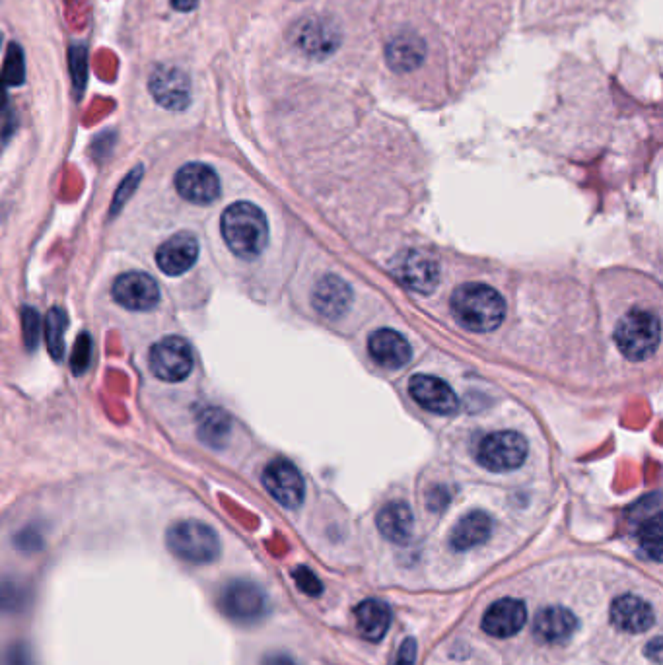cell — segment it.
Returning <instances> with one entry per match:
<instances>
[{
    "instance_id": "cell-35",
    "label": "cell",
    "mask_w": 663,
    "mask_h": 665,
    "mask_svg": "<svg viewBox=\"0 0 663 665\" xmlns=\"http://www.w3.org/2000/svg\"><path fill=\"white\" fill-rule=\"evenodd\" d=\"M16 543H18L22 549H26V551H35V549L39 547L41 539H39V535L35 533L34 529H26V531H22V533L18 535Z\"/></svg>"
},
{
    "instance_id": "cell-24",
    "label": "cell",
    "mask_w": 663,
    "mask_h": 665,
    "mask_svg": "<svg viewBox=\"0 0 663 665\" xmlns=\"http://www.w3.org/2000/svg\"><path fill=\"white\" fill-rule=\"evenodd\" d=\"M636 537L640 543V549L644 551V555L654 562L662 560V514L660 508H656L652 512V516L644 518L638 529H636Z\"/></svg>"
},
{
    "instance_id": "cell-9",
    "label": "cell",
    "mask_w": 663,
    "mask_h": 665,
    "mask_svg": "<svg viewBox=\"0 0 663 665\" xmlns=\"http://www.w3.org/2000/svg\"><path fill=\"white\" fill-rule=\"evenodd\" d=\"M148 90L154 102L168 111H183L191 104V80L172 65H158L150 72Z\"/></svg>"
},
{
    "instance_id": "cell-12",
    "label": "cell",
    "mask_w": 663,
    "mask_h": 665,
    "mask_svg": "<svg viewBox=\"0 0 663 665\" xmlns=\"http://www.w3.org/2000/svg\"><path fill=\"white\" fill-rule=\"evenodd\" d=\"M175 189L193 205H210L220 197V179L207 164L191 162L175 174Z\"/></svg>"
},
{
    "instance_id": "cell-18",
    "label": "cell",
    "mask_w": 663,
    "mask_h": 665,
    "mask_svg": "<svg viewBox=\"0 0 663 665\" xmlns=\"http://www.w3.org/2000/svg\"><path fill=\"white\" fill-rule=\"evenodd\" d=\"M312 302L317 314L327 319H339L349 312L352 290L347 280L337 275H325L315 284Z\"/></svg>"
},
{
    "instance_id": "cell-23",
    "label": "cell",
    "mask_w": 663,
    "mask_h": 665,
    "mask_svg": "<svg viewBox=\"0 0 663 665\" xmlns=\"http://www.w3.org/2000/svg\"><path fill=\"white\" fill-rule=\"evenodd\" d=\"M230 417L222 409H205L199 417V438L210 448H222L230 438Z\"/></svg>"
},
{
    "instance_id": "cell-13",
    "label": "cell",
    "mask_w": 663,
    "mask_h": 665,
    "mask_svg": "<svg viewBox=\"0 0 663 665\" xmlns=\"http://www.w3.org/2000/svg\"><path fill=\"white\" fill-rule=\"evenodd\" d=\"M409 393L422 409L434 415H454L459 407V399L454 389L436 376H413L409 382Z\"/></svg>"
},
{
    "instance_id": "cell-7",
    "label": "cell",
    "mask_w": 663,
    "mask_h": 665,
    "mask_svg": "<svg viewBox=\"0 0 663 665\" xmlns=\"http://www.w3.org/2000/svg\"><path fill=\"white\" fill-rule=\"evenodd\" d=\"M150 372L168 384L183 382L193 372V350L181 337H164L148 354Z\"/></svg>"
},
{
    "instance_id": "cell-25",
    "label": "cell",
    "mask_w": 663,
    "mask_h": 665,
    "mask_svg": "<svg viewBox=\"0 0 663 665\" xmlns=\"http://www.w3.org/2000/svg\"><path fill=\"white\" fill-rule=\"evenodd\" d=\"M65 331H67V314L63 308L55 306L49 310L45 319V341L47 350L53 360H63L65 356Z\"/></svg>"
},
{
    "instance_id": "cell-21",
    "label": "cell",
    "mask_w": 663,
    "mask_h": 665,
    "mask_svg": "<svg viewBox=\"0 0 663 665\" xmlns=\"http://www.w3.org/2000/svg\"><path fill=\"white\" fill-rule=\"evenodd\" d=\"M376 525L391 543H409L415 531V518L405 502H389L378 512Z\"/></svg>"
},
{
    "instance_id": "cell-28",
    "label": "cell",
    "mask_w": 663,
    "mask_h": 665,
    "mask_svg": "<svg viewBox=\"0 0 663 665\" xmlns=\"http://www.w3.org/2000/svg\"><path fill=\"white\" fill-rule=\"evenodd\" d=\"M142 174H144V168L142 166H137L133 168L129 174L125 175V179L121 181V185L117 187V193L111 201V216H115L119 210L123 209L127 205V201L133 197V193L137 191L139 187L140 179H142Z\"/></svg>"
},
{
    "instance_id": "cell-14",
    "label": "cell",
    "mask_w": 663,
    "mask_h": 665,
    "mask_svg": "<svg viewBox=\"0 0 663 665\" xmlns=\"http://www.w3.org/2000/svg\"><path fill=\"white\" fill-rule=\"evenodd\" d=\"M199 259V242L191 232H179L156 251V263L168 277H181Z\"/></svg>"
},
{
    "instance_id": "cell-33",
    "label": "cell",
    "mask_w": 663,
    "mask_h": 665,
    "mask_svg": "<svg viewBox=\"0 0 663 665\" xmlns=\"http://www.w3.org/2000/svg\"><path fill=\"white\" fill-rule=\"evenodd\" d=\"M292 576H294L298 588H300L304 594L312 595V597H317V595L323 594V586H321V582L317 580V576H315L310 568L300 566V568H296V570L292 572Z\"/></svg>"
},
{
    "instance_id": "cell-15",
    "label": "cell",
    "mask_w": 663,
    "mask_h": 665,
    "mask_svg": "<svg viewBox=\"0 0 663 665\" xmlns=\"http://www.w3.org/2000/svg\"><path fill=\"white\" fill-rule=\"evenodd\" d=\"M527 621L524 601L514 597L498 599L483 615V630L494 638H510L524 629Z\"/></svg>"
},
{
    "instance_id": "cell-26",
    "label": "cell",
    "mask_w": 663,
    "mask_h": 665,
    "mask_svg": "<svg viewBox=\"0 0 663 665\" xmlns=\"http://www.w3.org/2000/svg\"><path fill=\"white\" fill-rule=\"evenodd\" d=\"M30 603L28 588L10 576H0V615L22 613Z\"/></svg>"
},
{
    "instance_id": "cell-4",
    "label": "cell",
    "mask_w": 663,
    "mask_h": 665,
    "mask_svg": "<svg viewBox=\"0 0 663 665\" xmlns=\"http://www.w3.org/2000/svg\"><path fill=\"white\" fill-rule=\"evenodd\" d=\"M660 317L648 310H630L615 327V345L625 358L644 362L656 354L660 347Z\"/></svg>"
},
{
    "instance_id": "cell-16",
    "label": "cell",
    "mask_w": 663,
    "mask_h": 665,
    "mask_svg": "<svg viewBox=\"0 0 663 665\" xmlns=\"http://www.w3.org/2000/svg\"><path fill=\"white\" fill-rule=\"evenodd\" d=\"M611 623L623 632L640 634L654 627L656 613L652 605L638 595H619L611 605Z\"/></svg>"
},
{
    "instance_id": "cell-10",
    "label": "cell",
    "mask_w": 663,
    "mask_h": 665,
    "mask_svg": "<svg viewBox=\"0 0 663 665\" xmlns=\"http://www.w3.org/2000/svg\"><path fill=\"white\" fill-rule=\"evenodd\" d=\"M263 487L282 508L296 510L304 502L306 485L300 471L286 459L271 461L263 471Z\"/></svg>"
},
{
    "instance_id": "cell-1",
    "label": "cell",
    "mask_w": 663,
    "mask_h": 665,
    "mask_svg": "<svg viewBox=\"0 0 663 665\" xmlns=\"http://www.w3.org/2000/svg\"><path fill=\"white\" fill-rule=\"evenodd\" d=\"M222 238L240 259H257L269 244V222L265 212L253 203H234L220 220Z\"/></svg>"
},
{
    "instance_id": "cell-34",
    "label": "cell",
    "mask_w": 663,
    "mask_h": 665,
    "mask_svg": "<svg viewBox=\"0 0 663 665\" xmlns=\"http://www.w3.org/2000/svg\"><path fill=\"white\" fill-rule=\"evenodd\" d=\"M417 662V642L413 638H405L397 650L393 665H415Z\"/></svg>"
},
{
    "instance_id": "cell-37",
    "label": "cell",
    "mask_w": 663,
    "mask_h": 665,
    "mask_svg": "<svg viewBox=\"0 0 663 665\" xmlns=\"http://www.w3.org/2000/svg\"><path fill=\"white\" fill-rule=\"evenodd\" d=\"M199 4V0H172V6L179 12H189Z\"/></svg>"
},
{
    "instance_id": "cell-17",
    "label": "cell",
    "mask_w": 663,
    "mask_h": 665,
    "mask_svg": "<svg viewBox=\"0 0 663 665\" xmlns=\"http://www.w3.org/2000/svg\"><path fill=\"white\" fill-rule=\"evenodd\" d=\"M368 352L374 362L389 370H399L413 358L411 343L393 329H380L368 339Z\"/></svg>"
},
{
    "instance_id": "cell-6",
    "label": "cell",
    "mask_w": 663,
    "mask_h": 665,
    "mask_svg": "<svg viewBox=\"0 0 663 665\" xmlns=\"http://www.w3.org/2000/svg\"><path fill=\"white\" fill-rule=\"evenodd\" d=\"M477 461L492 473L514 471L524 465L527 442L524 436L512 430H500L485 436L477 444Z\"/></svg>"
},
{
    "instance_id": "cell-3",
    "label": "cell",
    "mask_w": 663,
    "mask_h": 665,
    "mask_svg": "<svg viewBox=\"0 0 663 665\" xmlns=\"http://www.w3.org/2000/svg\"><path fill=\"white\" fill-rule=\"evenodd\" d=\"M166 547L170 555L193 566H205L218 560L222 541L218 533L199 520H179L166 531Z\"/></svg>"
},
{
    "instance_id": "cell-5",
    "label": "cell",
    "mask_w": 663,
    "mask_h": 665,
    "mask_svg": "<svg viewBox=\"0 0 663 665\" xmlns=\"http://www.w3.org/2000/svg\"><path fill=\"white\" fill-rule=\"evenodd\" d=\"M220 613L240 625H251L261 621L269 613V597L265 590L245 578L226 582L218 592Z\"/></svg>"
},
{
    "instance_id": "cell-20",
    "label": "cell",
    "mask_w": 663,
    "mask_h": 665,
    "mask_svg": "<svg viewBox=\"0 0 663 665\" xmlns=\"http://www.w3.org/2000/svg\"><path fill=\"white\" fill-rule=\"evenodd\" d=\"M356 629L362 638L380 642L391 627V609L382 599H364L354 609Z\"/></svg>"
},
{
    "instance_id": "cell-8",
    "label": "cell",
    "mask_w": 663,
    "mask_h": 665,
    "mask_svg": "<svg viewBox=\"0 0 663 665\" xmlns=\"http://www.w3.org/2000/svg\"><path fill=\"white\" fill-rule=\"evenodd\" d=\"M391 273L405 288L419 294H430L440 280L436 257L422 249H405L391 263Z\"/></svg>"
},
{
    "instance_id": "cell-27",
    "label": "cell",
    "mask_w": 663,
    "mask_h": 665,
    "mask_svg": "<svg viewBox=\"0 0 663 665\" xmlns=\"http://www.w3.org/2000/svg\"><path fill=\"white\" fill-rule=\"evenodd\" d=\"M26 76V63H24V51L18 43H10L6 51V61L2 70V82L8 86H20L24 84Z\"/></svg>"
},
{
    "instance_id": "cell-30",
    "label": "cell",
    "mask_w": 663,
    "mask_h": 665,
    "mask_svg": "<svg viewBox=\"0 0 663 665\" xmlns=\"http://www.w3.org/2000/svg\"><path fill=\"white\" fill-rule=\"evenodd\" d=\"M69 59L74 88H76V92L82 94L86 76H88V53L82 45H74V47H70Z\"/></svg>"
},
{
    "instance_id": "cell-19",
    "label": "cell",
    "mask_w": 663,
    "mask_h": 665,
    "mask_svg": "<svg viewBox=\"0 0 663 665\" xmlns=\"http://www.w3.org/2000/svg\"><path fill=\"white\" fill-rule=\"evenodd\" d=\"M576 629H578L576 615L562 605H551V607L541 609L537 613L535 625H533L537 638H541L543 642H549V644H560V642L570 640V636L576 632Z\"/></svg>"
},
{
    "instance_id": "cell-22",
    "label": "cell",
    "mask_w": 663,
    "mask_h": 665,
    "mask_svg": "<svg viewBox=\"0 0 663 665\" xmlns=\"http://www.w3.org/2000/svg\"><path fill=\"white\" fill-rule=\"evenodd\" d=\"M492 533V520L487 512L473 510L463 516L450 535V543L455 551H469L483 545Z\"/></svg>"
},
{
    "instance_id": "cell-11",
    "label": "cell",
    "mask_w": 663,
    "mask_h": 665,
    "mask_svg": "<svg viewBox=\"0 0 663 665\" xmlns=\"http://www.w3.org/2000/svg\"><path fill=\"white\" fill-rule=\"evenodd\" d=\"M111 294L121 308L131 312H150L160 302V288L156 280L140 271L119 275L113 282Z\"/></svg>"
},
{
    "instance_id": "cell-32",
    "label": "cell",
    "mask_w": 663,
    "mask_h": 665,
    "mask_svg": "<svg viewBox=\"0 0 663 665\" xmlns=\"http://www.w3.org/2000/svg\"><path fill=\"white\" fill-rule=\"evenodd\" d=\"M2 665H35L30 646L26 642H12L4 650Z\"/></svg>"
},
{
    "instance_id": "cell-2",
    "label": "cell",
    "mask_w": 663,
    "mask_h": 665,
    "mask_svg": "<svg viewBox=\"0 0 663 665\" xmlns=\"http://www.w3.org/2000/svg\"><path fill=\"white\" fill-rule=\"evenodd\" d=\"M452 312L461 327L473 333H492L506 317V300L487 284H463L452 294Z\"/></svg>"
},
{
    "instance_id": "cell-38",
    "label": "cell",
    "mask_w": 663,
    "mask_h": 665,
    "mask_svg": "<svg viewBox=\"0 0 663 665\" xmlns=\"http://www.w3.org/2000/svg\"><path fill=\"white\" fill-rule=\"evenodd\" d=\"M652 646H654V648H652V650L646 648V652H652L654 662H660V646H662V640H660V638H654V640H652Z\"/></svg>"
},
{
    "instance_id": "cell-29",
    "label": "cell",
    "mask_w": 663,
    "mask_h": 665,
    "mask_svg": "<svg viewBox=\"0 0 663 665\" xmlns=\"http://www.w3.org/2000/svg\"><path fill=\"white\" fill-rule=\"evenodd\" d=\"M90 362H92V337L88 333H80L70 354L72 374L82 376L90 368Z\"/></svg>"
},
{
    "instance_id": "cell-31",
    "label": "cell",
    "mask_w": 663,
    "mask_h": 665,
    "mask_svg": "<svg viewBox=\"0 0 663 665\" xmlns=\"http://www.w3.org/2000/svg\"><path fill=\"white\" fill-rule=\"evenodd\" d=\"M20 321H22V337H24L26 349L35 350V347L39 345V337H41V317L35 308L26 306V308H22Z\"/></svg>"
},
{
    "instance_id": "cell-36",
    "label": "cell",
    "mask_w": 663,
    "mask_h": 665,
    "mask_svg": "<svg viewBox=\"0 0 663 665\" xmlns=\"http://www.w3.org/2000/svg\"><path fill=\"white\" fill-rule=\"evenodd\" d=\"M261 665H300L292 656L288 654H282V652H275V654H267L263 660H261Z\"/></svg>"
}]
</instances>
